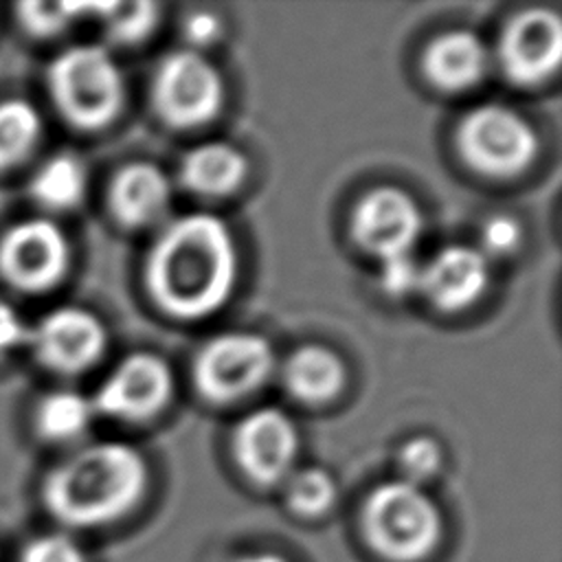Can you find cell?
Here are the masks:
<instances>
[{
  "instance_id": "6da1fadb",
  "label": "cell",
  "mask_w": 562,
  "mask_h": 562,
  "mask_svg": "<svg viewBox=\"0 0 562 562\" xmlns=\"http://www.w3.org/2000/svg\"><path fill=\"white\" fill-rule=\"evenodd\" d=\"M237 268L228 226L211 213H189L167 222L154 239L145 259V285L169 316L204 318L231 296Z\"/></svg>"
},
{
  "instance_id": "7a4b0ae2",
  "label": "cell",
  "mask_w": 562,
  "mask_h": 562,
  "mask_svg": "<svg viewBox=\"0 0 562 562\" xmlns=\"http://www.w3.org/2000/svg\"><path fill=\"white\" fill-rule=\"evenodd\" d=\"M145 487L143 454L123 441H101L77 450L46 476L44 503L68 527H101L136 507Z\"/></svg>"
},
{
  "instance_id": "3957f363",
  "label": "cell",
  "mask_w": 562,
  "mask_h": 562,
  "mask_svg": "<svg viewBox=\"0 0 562 562\" xmlns=\"http://www.w3.org/2000/svg\"><path fill=\"white\" fill-rule=\"evenodd\" d=\"M362 531L378 555L391 562H419L437 549L443 522L437 503L422 485L393 479L367 496Z\"/></svg>"
},
{
  "instance_id": "277c9868",
  "label": "cell",
  "mask_w": 562,
  "mask_h": 562,
  "mask_svg": "<svg viewBox=\"0 0 562 562\" xmlns=\"http://www.w3.org/2000/svg\"><path fill=\"white\" fill-rule=\"evenodd\" d=\"M48 92L68 123L97 130L121 112L125 86L116 59L103 46L77 44L48 66Z\"/></svg>"
},
{
  "instance_id": "5b68a950",
  "label": "cell",
  "mask_w": 562,
  "mask_h": 562,
  "mask_svg": "<svg viewBox=\"0 0 562 562\" xmlns=\"http://www.w3.org/2000/svg\"><path fill=\"white\" fill-rule=\"evenodd\" d=\"M457 147L472 169L485 176L507 178L531 165L538 151V138L518 112L501 103H485L461 119Z\"/></svg>"
},
{
  "instance_id": "8992f818",
  "label": "cell",
  "mask_w": 562,
  "mask_h": 562,
  "mask_svg": "<svg viewBox=\"0 0 562 562\" xmlns=\"http://www.w3.org/2000/svg\"><path fill=\"white\" fill-rule=\"evenodd\" d=\"M151 103L173 127H195L211 121L224 103V79L215 64L189 48L167 55L156 68Z\"/></svg>"
},
{
  "instance_id": "52a82bcc",
  "label": "cell",
  "mask_w": 562,
  "mask_h": 562,
  "mask_svg": "<svg viewBox=\"0 0 562 562\" xmlns=\"http://www.w3.org/2000/svg\"><path fill=\"white\" fill-rule=\"evenodd\" d=\"M274 351L250 331H226L209 340L193 362L198 391L211 402H233L250 395L270 375Z\"/></svg>"
},
{
  "instance_id": "ba28073f",
  "label": "cell",
  "mask_w": 562,
  "mask_h": 562,
  "mask_svg": "<svg viewBox=\"0 0 562 562\" xmlns=\"http://www.w3.org/2000/svg\"><path fill=\"white\" fill-rule=\"evenodd\" d=\"M70 263V244L64 231L44 217L11 226L0 239V272L24 290L42 292L59 283Z\"/></svg>"
},
{
  "instance_id": "9c48e42d",
  "label": "cell",
  "mask_w": 562,
  "mask_h": 562,
  "mask_svg": "<svg viewBox=\"0 0 562 562\" xmlns=\"http://www.w3.org/2000/svg\"><path fill=\"white\" fill-rule=\"evenodd\" d=\"M171 391L169 364L156 353L136 351L123 358L101 382L92 406L108 417L143 422L165 408Z\"/></svg>"
},
{
  "instance_id": "30bf717a",
  "label": "cell",
  "mask_w": 562,
  "mask_h": 562,
  "mask_svg": "<svg viewBox=\"0 0 562 562\" xmlns=\"http://www.w3.org/2000/svg\"><path fill=\"white\" fill-rule=\"evenodd\" d=\"M419 233V206L397 187H375L353 206L351 237L364 252L378 257V261L411 252Z\"/></svg>"
},
{
  "instance_id": "8fae6325",
  "label": "cell",
  "mask_w": 562,
  "mask_h": 562,
  "mask_svg": "<svg viewBox=\"0 0 562 562\" xmlns=\"http://www.w3.org/2000/svg\"><path fill=\"white\" fill-rule=\"evenodd\" d=\"M562 57V22L558 13L533 7L514 15L498 40V61L507 79L520 86L544 81Z\"/></svg>"
},
{
  "instance_id": "7c38bea8",
  "label": "cell",
  "mask_w": 562,
  "mask_h": 562,
  "mask_svg": "<svg viewBox=\"0 0 562 562\" xmlns=\"http://www.w3.org/2000/svg\"><path fill=\"white\" fill-rule=\"evenodd\" d=\"M233 450L239 468L261 485L285 481L294 470L299 435L279 408H257L235 428Z\"/></svg>"
},
{
  "instance_id": "4fadbf2b",
  "label": "cell",
  "mask_w": 562,
  "mask_h": 562,
  "mask_svg": "<svg viewBox=\"0 0 562 562\" xmlns=\"http://www.w3.org/2000/svg\"><path fill=\"white\" fill-rule=\"evenodd\" d=\"M29 340L42 364L57 373H81L92 367L105 347V327L88 310L57 307L31 331Z\"/></svg>"
},
{
  "instance_id": "5bb4252c",
  "label": "cell",
  "mask_w": 562,
  "mask_h": 562,
  "mask_svg": "<svg viewBox=\"0 0 562 562\" xmlns=\"http://www.w3.org/2000/svg\"><path fill=\"white\" fill-rule=\"evenodd\" d=\"M487 257L472 246L452 244L422 266L419 290L441 312L470 307L487 288Z\"/></svg>"
},
{
  "instance_id": "9a60e30c",
  "label": "cell",
  "mask_w": 562,
  "mask_h": 562,
  "mask_svg": "<svg viewBox=\"0 0 562 562\" xmlns=\"http://www.w3.org/2000/svg\"><path fill=\"white\" fill-rule=\"evenodd\" d=\"M169 176L154 162H130L110 184V209L127 228H145L167 217L171 206Z\"/></svg>"
},
{
  "instance_id": "2e32d148",
  "label": "cell",
  "mask_w": 562,
  "mask_h": 562,
  "mask_svg": "<svg viewBox=\"0 0 562 562\" xmlns=\"http://www.w3.org/2000/svg\"><path fill=\"white\" fill-rule=\"evenodd\" d=\"M487 48L483 40L468 29H454L428 42L422 68L426 79L439 90L459 92L479 83L487 70Z\"/></svg>"
},
{
  "instance_id": "e0dca14e",
  "label": "cell",
  "mask_w": 562,
  "mask_h": 562,
  "mask_svg": "<svg viewBox=\"0 0 562 562\" xmlns=\"http://www.w3.org/2000/svg\"><path fill=\"white\" fill-rule=\"evenodd\" d=\"M246 171V156L222 140L195 145L180 160V182L198 195H226L244 182Z\"/></svg>"
},
{
  "instance_id": "ac0fdd59",
  "label": "cell",
  "mask_w": 562,
  "mask_h": 562,
  "mask_svg": "<svg viewBox=\"0 0 562 562\" xmlns=\"http://www.w3.org/2000/svg\"><path fill=\"white\" fill-rule=\"evenodd\" d=\"M347 371L338 353L321 345L294 349L283 364L288 391L307 404H323L336 397L345 384Z\"/></svg>"
},
{
  "instance_id": "d6986e66",
  "label": "cell",
  "mask_w": 562,
  "mask_h": 562,
  "mask_svg": "<svg viewBox=\"0 0 562 562\" xmlns=\"http://www.w3.org/2000/svg\"><path fill=\"white\" fill-rule=\"evenodd\" d=\"M88 184L86 165L75 154L50 156L33 176V198L53 211H66L81 202Z\"/></svg>"
},
{
  "instance_id": "ffe728a7",
  "label": "cell",
  "mask_w": 562,
  "mask_h": 562,
  "mask_svg": "<svg viewBox=\"0 0 562 562\" xmlns=\"http://www.w3.org/2000/svg\"><path fill=\"white\" fill-rule=\"evenodd\" d=\"M92 415V400L77 391H55L40 402L35 426L50 441H70L88 430Z\"/></svg>"
},
{
  "instance_id": "44dd1931",
  "label": "cell",
  "mask_w": 562,
  "mask_h": 562,
  "mask_svg": "<svg viewBox=\"0 0 562 562\" xmlns=\"http://www.w3.org/2000/svg\"><path fill=\"white\" fill-rule=\"evenodd\" d=\"M42 119L22 99L0 101V169L20 162L37 143Z\"/></svg>"
},
{
  "instance_id": "7402d4cb",
  "label": "cell",
  "mask_w": 562,
  "mask_h": 562,
  "mask_svg": "<svg viewBox=\"0 0 562 562\" xmlns=\"http://www.w3.org/2000/svg\"><path fill=\"white\" fill-rule=\"evenodd\" d=\"M92 13L103 22L108 37L119 44L145 40L158 22L154 2H94Z\"/></svg>"
},
{
  "instance_id": "603a6c76",
  "label": "cell",
  "mask_w": 562,
  "mask_h": 562,
  "mask_svg": "<svg viewBox=\"0 0 562 562\" xmlns=\"http://www.w3.org/2000/svg\"><path fill=\"white\" fill-rule=\"evenodd\" d=\"M290 507L303 516H318L336 501V483L321 468H301L283 481Z\"/></svg>"
},
{
  "instance_id": "cb8c5ba5",
  "label": "cell",
  "mask_w": 562,
  "mask_h": 562,
  "mask_svg": "<svg viewBox=\"0 0 562 562\" xmlns=\"http://www.w3.org/2000/svg\"><path fill=\"white\" fill-rule=\"evenodd\" d=\"M20 20L33 35H55L64 31L79 13H90L81 2H26L20 4Z\"/></svg>"
},
{
  "instance_id": "d4e9b609",
  "label": "cell",
  "mask_w": 562,
  "mask_h": 562,
  "mask_svg": "<svg viewBox=\"0 0 562 562\" xmlns=\"http://www.w3.org/2000/svg\"><path fill=\"white\" fill-rule=\"evenodd\" d=\"M443 461L441 446L432 437H413L406 441L397 454V468L402 474V481H408L413 485H422L430 481Z\"/></svg>"
},
{
  "instance_id": "484cf974",
  "label": "cell",
  "mask_w": 562,
  "mask_h": 562,
  "mask_svg": "<svg viewBox=\"0 0 562 562\" xmlns=\"http://www.w3.org/2000/svg\"><path fill=\"white\" fill-rule=\"evenodd\" d=\"M419 277H422V266L415 261L411 252L380 259V270H378L380 288L393 299H400L419 290Z\"/></svg>"
},
{
  "instance_id": "4316f807",
  "label": "cell",
  "mask_w": 562,
  "mask_h": 562,
  "mask_svg": "<svg viewBox=\"0 0 562 562\" xmlns=\"http://www.w3.org/2000/svg\"><path fill=\"white\" fill-rule=\"evenodd\" d=\"M20 562H86V553L66 533H44L24 547Z\"/></svg>"
},
{
  "instance_id": "83f0119b",
  "label": "cell",
  "mask_w": 562,
  "mask_h": 562,
  "mask_svg": "<svg viewBox=\"0 0 562 562\" xmlns=\"http://www.w3.org/2000/svg\"><path fill=\"white\" fill-rule=\"evenodd\" d=\"M520 241V228L518 224L507 215H494L490 217L481 228V244L483 255H507L512 252Z\"/></svg>"
},
{
  "instance_id": "f1b7e54d",
  "label": "cell",
  "mask_w": 562,
  "mask_h": 562,
  "mask_svg": "<svg viewBox=\"0 0 562 562\" xmlns=\"http://www.w3.org/2000/svg\"><path fill=\"white\" fill-rule=\"evenodd\" d=\"M29 327L13 305L0 301V353L29 340Z\"/></svg>"
},
{
  "instance_id": "f546056e",
  "label": "cell",
  "mask_w": 562,
  "mask_h": 562,
  "mask_svg": "<svg viewBox=\"0 0 562 562\" xmlns=\"http://www.w3.org/2000/svg\"><path fill=\"white\" fill-rule=\"evenodd\" d=\"M220 20L211 11H195L184 20V35L193 46H206L220 37Z\"/></svg>"
},
{
  "instance_id": "4dcf8cb0",
  "label": "cell",
  "mask_w": 562,
  "mask_h": 562,
  "mask_svg": "<svg viewBox=\"0 0 562 562\" xmlns=\"http://www.w3.org/2000/svg\"><path fill=\"white\" fill-rule=\"evenodd\" d=\"M237 562H290V560H285L283 555L272 553V551H257V553L241 555Z\"/></svg>"
}]
</instances>
